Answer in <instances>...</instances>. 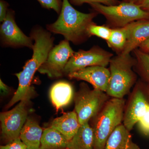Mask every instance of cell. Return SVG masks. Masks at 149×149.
<instances>
[{
    "label": "cell",
    "instance_id": "cell-1",
    "mask_svg": "<svg viewBox=\"0 0 149 149\" xmlns=\"http://www.w3.org/2000/svg\"><path fill=\"white\" fill-rule=\"evenodd\" d=\"M30 36L34 41L32 58L25 63L21 72L15 74L18 78V88L12 98L6 105L9 108L19 102L27 94L35 72L46 61L51 49L53 47L54 38L50 32L40 27L32 29Z\"/></svg>",
    "mask_w": 149,
    "mask_h": 149
},
{
    "label": "cell",
    "instance_id": "cell-2",
    "mask_svg": "<svg viewBox=\"0 0 149 149\" xmlns=\"http://www.w3.org/2000/svg\"><path fill=\"white\" fill-rule=\"evenodd\" d=\"M57 19L47 24V30L51 33L63 35L65 39L77 45L90 37L88 27L94 23L97 12L85 13L74 9L68 0H63L61 11Z\"/></svg>",
    "mask_w": 149,
    "mask_h": 149
},
{
    "label": "cell",
    "instance_id": "cell-3",
    "mask_svg": "<svg viewBox=\"0 0 149 149\" xmlns=\"http://www.w3.org/2000/svg\"><path fill=\"white\" fill-rule=\"evenodd\" d=\"M125 104L123 98L110 99L98 114L93 118L94 149H105L109 136L123 121Z\"/></svg>",
    "mask_w": 149,
    "mask_h": 149
},
{
    "label": "cell",
    "instance_id": "cell-4",
    "mask_svg": "<svg viewBox=\"0 0 149 149\" xmlns=\"http://www.w3.org/2000/svg\"><path fill=\"white\" fill-rule=\"evenodd\" d=\"M136 63L130 54L120 53L112 57L109 64L110 78L106 92L109 97L123 98L129 93L136 80L133 70Z\"/></svg>",
    "mask_w": 149,
    "mask_h": 149
},
{
    "label": "cell",
    "instance_id": "cell-5",
    "mask_svg": "<svg viewBox=\"0 0 149 149\" xmlns=\"http://www.w3.org/2000/svg\"><path fill=\"white\" fill-rule=\"evenodd\" d=\"M35 93V89L31 86L16 107L11 110L1 113V139L6 144L19 138L22 129L28 117L31 99Z\"/></svg>",
    "mask_w": 149,
    "mask_h": 149
},
{
    "label": "cell",
    "instance_id": "cell-6",
    "mask_svg": "<svg viewBox=\"0 0 149 149\" xmlns=\"http://www.w3.org/2000/svg\"><path fill=\"white\" fill-rule=\"evenodd\" d=\"M89 4L96 12L101 14L111 24L118 27L133 22L149 19V12L133 3L124 2L115 6L104 5L99 3Z\"/></svg>",
    "mask_w": 149,
    "mask_h": 149
},
{
    "label": "cell",
    "instance_id": "cell-7",
    "mask_svg": "<svg viewBox=\"0 0 149 149\" xmlns=\"http://www.w3.org/2000/svg\"><path fill=\"white\" fill-rule=\"evenodd\" d=\"M109 97L106 92L94 88L91 90L86 84H81L74 97V111L80 125L89 123L98 114Z\"/></svg>",
    "mask_w": 149,
    "mask_h": 149
},
{
    "label": "cell",
    "instance_id": "cell-8",
    "mask_svg": "<svg viewBox=\"0 0 149 149\" xmlns=\"http://www.w3.org/2000/svg\"><path fill=\"white\" fill-rule=\"evenodd\" d=\"M74 53L69 41L65 39L62 40L51 49L46 61L38 71L51 78L62 77L67 63Z\"/></svg>",
    "mask_w": 149,
    "mask_h": 149
},
{
    "label": "cell",
    "instance_id": "cell-9",
    "mask_svg": "<svg viewBox=\"0 0 149 149\" xmlns=\"http://www.w3.org/2000/svg\"><path fill=\"white\" fill-rule=\"evenodd\" d=\"M112 54L99 47H94L88 51L79 50L74 52L67 63L64 74L93 66L106 67L109 64Z\"/></svg>",
    "mask_w": 149,
    "mask_h": 149
},
{
    "label": "cell",
    "instance_id": "cell-10",
    "mask_svg": "<svg viewBox=\"0 0 149 149\" xmlns=\"http://www.w3.org/2000/svg\"><path fill=\"white\" fill-rule=\"evenodd\" d=\"M0 34L2 44L5 47L13 48L26 47L32 49L34 41L22 32L17 24L15 13L8 9L5 19L1 25Z\"/></svg>",
    "mask_w": 149,
    "mask_h": 149
},
{
    "label": "cell",
    "instance_id": "cell-11",
    "mask_svg": "<svg viewBox=\"0 0 149 149\" xmlns=\"http://www.w3.org/2000/svg\"><path fill=\"white\" fill-rule=\"evenodd\" d=\"M70 79L83 80L90 83L94 89L106 92L109 84L110 72L105 67L93 66L68 74Z\"/></svg>",
    "mask_w": 149,
    "mask_h": 149
},
{
    "label": "cell",
    "instance_id": "cell-12",
    "mask_svg": "<svg viewBox=\"0 0 149 149\" xmlns=\"http://www.w3.org/2000/svg\"><path fill=\"white\" fill-rule=\"evenodd\" d=\"M148 102L143 91L137 89L131 97L123 116V124L131 131L146 111Z\"/></svg>",
    "mask_w": 149,
    "mask_h": 149
},
{
    "label": "cell",
    "instance_id": "cell-13",
    "mask_svg": "<svg viewBox=\"0 0 149 149\" xmlns=\"http://www.w3.org/2000/svg\"><path fill=\"white\" fill-rule=\"evenodd\" d=\"M80 126L77 113L74 110L65 113L54 119L50 127L58 131L69 142L77 133Z\"/></svg>",
    "mask_w": 149,
    "mask_h": 149
},
{
    "label": "cell",
    "instance_id": "cell-14",
    "mask_svg": "<svg viewBox=\"0 0 149 149\" xmlns=\"http://www.w3.org/2000/svg\"><path fill=\"white\" fill-rule=\"evenodd\" d=\"M149 38V20L136 21L131 29L123 50L120 53L130 54Z\"/></svg>",
    "mask_w": 149,
    "mask_h": 149
},
{
    "label": "cell",
    "instance_id": "cell-15",
    "mask_svg": "<svg viewBox=\"0 0 149 149\" xmlns=\"http://www.w3.org/2000/svg\"><path fill=\"white\" fill-rule=\"evenodd\" d=\"M105 149H141L133 142L130 131L122 123L117 126L107 141Z\"/></svg>",
    "mask_w": 149,
    "mask_h": 149
},
{
    "label": "cell",
    "instance_id": "cell-16",
    "mask_svg": "<svg viewBox=\"0 0 149 149\" xmlns=\"http://www.w3.org/2000/svg\"><path fill=\"white\" fill-rule=\"evenodd\" d=\"M43 131L35 119L28 117L22 129L19 138L29 148L39 149Z\"/></svg>",
    "mask_w": 149,
    "mask_h": 149
},
{
    "label": "cell",
    "instance_id": "cell-17",
    "mask_svg": "<svg viewBox=\"0 0 149 149\" xmlns=\"http://www.w3.org/2000/svg\"><path fill=\"white\" fill-rule=\"evenodd\" d=\"M49 95L52 103L58 111L71 102L73 97V88L71 84L68 82H57L51 88Z\"/></svg>",
    "mask_w": 149,
    "mask_h": 149
},
{
    "label": "cell",
    "instance_id": "cell-18",
    "mask_svg": "<svg viewBox=\"0 0 149 149\" xmlns=\"http://www.w3.org/2000/svg\"><path fill=\"white\" fill-rule=\"evenodd\" d=\"M94 136L93 128L89 123L80 125L73 138L68 142L69 149H94Z\"/></svg>",
    "mask_w": 149,
    "mask_h": 149
},
{
    "label": "cell",
    "instance_id": "cell-19",
    "mask_svg": "<svg viewBox=\"0 0 149 149\" xmlns=\"http://www.w3.org/2000/svg\"><path fill=\"white\" fill-rule=\"evenodd\" d=\"M68 142L61 133L49 127L43 131L39 149H66Z\"/></svg>",
    "mask_w": 149,
    "mask_h": 149
},
{
    "label": "cell",
    "instance_id": "cell-20",
    "mask_svg": "<svg viewBox=\"0 0 149 149\" xmlns=\"http://www.w3.org/2000/svg\"><path fill=\"white\" fill-rule=\"evenodd\" d=\"M136 21L123 27L112 29L111 35L109 39L107 41L109 46L121 52L125 47L130 31L136 24Z\"/></svg>",
    "mask_w": 149,
    "mask_h": 149
},
{
    "label": "cell",
    "instance_id": "cell-21",
    "mask_svg": "<svg viewBox=\"0 0 149 149\" xmlns=\"http://www.w3.org/2000/svg\"><path fill=\"white\" fill-rule=\"evenodd\" d=\"M136 58V62L142 74L149 83V54L144 52L140 49L134 51Z\"/></svg>",
    "mask_w": 149,
    "mask_h": 149
},
{
    "label": "cell",
    "instance_id": "cell-22",
    "mask_svg": "<svg viewBox=\"0 0 149 149\" xmlns=\"http://www.w3.org/2000/svg\"><path fill=\"white\" fill-rule=\"evenodd\" d=\"M112 29L106 26L97 25L95 23L88 27V32L90 37L95 36L108 41L111 35Z\"/></svg>",
    "mask_w": 149,
    "mask_h": 149
},
{
    "label": "cell",
    "instance_id": "cell-23",
    "mask_svg": "<svg viewBox=\"0 0 149 149\" xmlns=\"http://www.w3.org/2000/svg\"><path fill=\"white\" fill-rule=\"evenodd\" d=\"M41 6L48 10H53L59 14L62 6L63 0H37Z\"/></svg>",
    "mask_w": 149,
    "mask_h": 149
},
{
    "label": "cell",
    "instance_id": "cell-24",
    "mask_svg": "<svg viewBox=\"0 0 149 149\" xmlns=\"http://www.w3.org/2000/svg\"><path fill=\"white\" fill-rule=\"evenodd\" d=\"M70 3L75 6H81L84 3H99L106 6L117 5L119 4L118 0H68Z\"/></svg>",
    "mask_w": 149,
    "mask_h": 149
},
{
    "label": "cell",
    "instance_id": "cell-25",
    "mask_svg": "<svg viewBox=\"0 0 149 149\" xmlns=\"http://www.w3.org/2000/svg\"><path fill=\"white\" fill-rule=\"evenodd\" d=\"M140 131L146 136H149V104L146 113L138 122Z\"/></svg>",
    "mask_w": 149,
    "mask_h": 149
},
{
    "label": "cell",
    "instance_id": "cell-26",
    "mask_svg": "<svg viewBox=\"0 0 149 149\" xmlns=\"http://www.w3.org/2000/svg\"><path fill=\"white\" fill-rule=\"evenodd\" d=\"M26 147L19 137L4 146H1L0 149H24Z\"/></svg>",
    "mask_w": 149,
    "mask_h": 149
},
{
    "label": "cell",
    "instance_id": "cell-27",
    "mask_svg": "<svg viewBox=\"0 0 149 149\" xmlns=\"http://www.w3.org/2000/svg\"><path fill=\"white\" fill-rule=\"evenodd\" d=\"M8 3L4 0H0V21L3 22L5 19L8 10Z\"/></svg>",
    "mask_w": 149,
    "mask_h": 149
},
{
    "label": "cell",
    "instance_id": "cell-28",
    "mask_svg": "<svg viewBox=\"0 0 149 149\" xmlns=\"http://www.w3.org/2000/svg\"><path fill=\"white\" fill-rule=\"evenodd\" d=\"M0 88H1V94L3 95H6L9 93L10 89L3 82L1 79L0 80Z\"/></svg>",
    "mask_w": 149,
    "mask_h": 149
},
{
    "label": "cell",
    "instance_id": "cell-29",
    "mask_svg": "<svg viewBox=\"0 0 149 149\" xmlns=\"http://www.w3.org/2000/svg\"><path fill=\"white\" fill-rule=\"evenodd\" d=\"M140 50L144 52L149 54V38L139 47Z\"/></svg>",
    "mask_w": 149,
    "mask_h": 149
},
{
    "label": "cell",
    "instance_id": "cell-30",
    "mask_svg": "<svg viewBox=\"0 0 149 149\" xmlns=\"http://www.w3.org/2000/svg\"><path fill=\"white\" fill-rule=\"evenodd\" d=\"M138 5L144 10L149 12V0H143Z\"/></svg>",
    "mask_w": 149,
    "mask_h": 149
},
{
    "label": "cell",
    "instance_id": "cell-31",
    "mask_svg": "<svg viewBox=\"0 0 149 149\" xmlns=\"http://www.w3.org/2000/svg\"><path fill=\"white\" fill-rule=\"evenodd\" d=\"M142 1H143V0H125V2L133 3L138 5Z\"/></svg>",
    "mask_w": 149,
    "mask_h": 149
},
{
    "label": "cell",
    "instance_id": "cell-32",
    "mask_svg": "<svg viewBox=\"0 0 149 149\" xmlns=\"http://www.w3.org/2000/svg\"><path fill=\"white\" fill-rule=\"evenodd\" d=\"M31 149V148H28V147H26V148H25V149Z\"/></svg>",
    "mask_w": 149,
    "mask_h": 149
},
{
    "label": "cell",
    "instance_id": "cell-33",
    "mask_svg": "<svg viewBox=\"0 0 149 149\" xmlns=\"http://www.w3.org/2000/svg\"><path fill=\"white\" fill-rule=\"evenodd\" d=\"M66 149H68V148H67Z\"/></svg>",
    "mask_w": 149,
    "mask_h": 149
}]
</instances>
